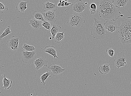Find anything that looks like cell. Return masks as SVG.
Returning <instances> with one entry per match:
<instances>
[{
  "mask_svg": "<svg viewBox=\"0 0 131 96\" xmlns=\"http://www.w3.org/2000/svg\"><path fill=\"white\" fill-rule=\"evenodd\" d=\"M113 0H101L97 13L99 16L106 21H116L120 17V8L115 6Z\"/></svg>",
  "mask_w": 131,
  "mask_h": 96,
  "instance_id": "obj_1",
  "label": "cell"
},
{
  "mask_svg": "<svg viewBox=\"0 0 131 96\" xmlns=\"http://www.w3.org/2000/svg\"><path fill=\"white\" fill-rule=\"evenodd\" d=\"M118 28L119 38L122 42L124 44L131 43V17L123 20Z\"/></svg>",
  "mask_w": 131,
  "mask_h": 96,
  "instance_id": "obj_2",
  "label": "cell"
},
{
  "mask_svg": "<svg viewBox=\"0 0 131 96\" xmlns=\"http://www.w3.org/2000/svg\"><path fill=\"white\" fill-rule=\"evenodd\" d=\"M94 21V25L90 29L91 35L93 38L97 40H103L105 38L106 33L103 22L97 18H93Z\"/></svg>",
  "mask_w": 131,
  "mask_h": 96,
  "instance_id": "obj_3",
  "label": "cell"
},
{
  "mask_svg": "<svg viewBox=\"0 0 131 96\" xmlns=\"http://www.w3.org/2000/svg\"><path fill=\"white\" fill-rule=\"evenodd\" d=\"M85 21L81 14L74 13L70 16V21L68 23L71 27L79 28L83 27Z\"/></svg>",
  "mask_w": 131,
  "mask_h": 96,
  "instance_id": "obj_4",
  "label": "cell"
},
{
  "mask_svg": "<svg viewBox=\"0 0 131 96\" xmlns=\"http://www.w3.org/2000/svg\"><path fill=\"white\" fill-rule=\"evenodd\" d=\"M87 3L82 0H77L75 2L71 5L72 11L81 14L87 7Z\"/></svg>",
  "mask_w": 131,
  "mask_h": 96,
  "instance_id": "obj_5",
  "label": "cell"
},
{
  "mask_svg": "<svg viewBox=\"0 0 131 96\" xmlns=\"http://www.w3.org/2000/svg\"><path fill=\"white\" fill-rule=\"evenodd\" d=\"M36 59V54L35 51L33 52L24 51L22 52V60L25 63L30 64L34 63Z\"/></svg>",
  "mask_w": 131,
  "mask_h": 96,
  "instance_id": "obj_6",
  "label": "cell"
},
{
  "mask_svg": "<svg viewBox=\"0 0 131 96\" xmlns=\"http://www.w3.org/2000/svg\"><path fill=\"white\" fill-rule=\"evenodd\" d=\"M127 57L123 52H121L118 53L117 56L115 58L114 61L115 67L118 69L119 68L125 66L126 64Z\"/></svg>",
  "mask_w": 131,
  "mask_h": 96,
  "instance_id": "obj_7",
  "label": "cell"
},
{
  "mask_svg": "<svg viewBox=\"0 0 131 96\" xmlns=\"http://www.w3.org/2000/svg\"><path fill=\"white\" fill-rule=\"evenodd\" d=\"M19 38L13 36L6 42V44L12 51L16 52L18 49Z\"/></svg>",
  "mask_w": 131,
  "mask_h": 96,
  "instance_id": "obj_8",
  "label": "cell"
},
{
  "mask_svg": "<svg viewBox=\"0 0 131 96\" xmlns=\"http://www.w3.org/2000/svg\"><path fill=\"white\" fill-rule=\"evenodd\" d=\"M42 13L45 21L49 22L52 24L55 23L57 22V16L55 11H49Z\"/></svg>",
  "mask_w": 131,
  "mask_h": 96,
  "instance_id": "obj_9",
  "label": "cell"
},
{
  "mask_svg": "<svg viewBox=\"0 0 131 96\" xmlns=\"http://www.w3.org/2000/svg\"><path fill=\"white\" fill-rule=\"evenodd\" d=\"M105 28L109 32H114L116 31L118 28L116 21L109 20L106 21L104 24Z\"/></svg>",
  "mask_w": 131,
  "mask_h": 96,
  "instance_id": "obj_10",
  "label": "cell"
},
{
  "mask_svg": "<svg viewBox=\"0 0 131 96\" xmlns=\"http://www.w3.org/2000/svg\"><path fill=\"white\" fill-rule=\"evenodd\" d=\"M48 67L51 71V76H53L60 75L65 70V69H63L60 66L53 63L50 65Z\"/></svg>",
  "mask_w": 131,
  "mask_h": 96,
  "instance_id": "obj_11",
  "label": "cell"
},
{
  "mask_svg": "<svg viewBox=\"0 0 131 96\" xmlns=\"http://www.w3.org/2000/svg\"><path fill=\"white\" fill-rule=\"evenodd\" d=\"M48 62L44 56H42L36 58L34 63L35 66V69L38 70L43 66L48 67Z\"/></svg>",
  "mask_w": 131,
  "mask_h": 96,
  "instance_id": "obj_12",
  "label": "cell"
},
{
  "mask_svg": "<svg viewBox=\"0 0 131 96\" xmlns=\"http://www.w3.org/2000/svg\"><path fill=\"white\" fill-rule=\"evenodd\" d=\"M43 11H56L58 10V7L56 5L48 1L42 4Z\"/></svg>",
  "mask_w": 131,
  "mask_h": 96,
  "instance_id": "obj_13",
  "label": "cell"
},
{
  "mask_svg": "<svg viewBox=\"0 0 131 96\" xmlns=\"http://www.w3.org/2000/svg\"><path fill=\"white\" fill-rule=\"evenodd\" d=\"M43 51L49 54L52 56L54 59L57 58L59 59L57 55V49L54 46L48 45L43 49Z\"/></svg>",
  "mask_w": 131,
  "mask_h": 96,
  "instance_id": "obj_14",
  "label": "cell"
},
{
  "mask_svg": "<svg viewBox=\"0 0 131 96\" xmlns=\"http://www.w3.org/2000/svg\"><path fill=\"white\" fill-rule=\"evenodd\" d=\"M42 21L37 20L34 18L29 21V24L30 25L34 30H38L42 28Z\"/></svg>",
  "mask_w": 131,
  "mask_h": 96,
  "instance_id": "obj_15",
  "label": "cell"
},
{
  "mask_svg": "<svg viewBox=\"0 0 131 96\" xmlns=\"http://www.w3.org/2000/svg\"><path fill=\"white\" fill-rule=\"evenodd\" d=\"M110 65V64L105 63L101 65L99 68V72L103 75H106L111 70Z\"/></svg>",
  "mask_w": 131,
  "mask_h": 96,
  "instance_id": "obj_16",
  "label": "cell"
},
{
  "mask_svg": "<svg viewBox=\"0 0 131 96\" xmlns=\"http://www.w3.org/2000/svg\"><path fill=\"white\" fill-rule=\"evenodd\" d=\"M28 3V2H18L17 4L16 10L19 12L24 13L27 8V4Z\"/></svg>",
  "mask_w": 131,
  "mask_h": 96,
  "instance_id": "obj_17",
  "label": "cell"
},
{
  "mask_svg": "<svg viewBox=\"0 0 131 96\" xmlns=\"http://www.w3.org/2000/svg\"><path fill=\"white\" fill-rule=\"evenodd\" d=\"M61 28V27L55 23L53 24L52 28L50 30L51 34L52 39H54L56 35L60 31Z\"/></svg>",
  "mask_w": 131,
  "mask_h": 96,
  "instance_id": "obj_18",
  "label": "cell"
},
{
  "mask_svg": "<svg viewBox=\"0 0 131 96\" xmlns=\"http://www.w3.org/2000/svg\"><path fill=\"white\" fill-rule=\"evenodd\" d=\"M4 78L3 79V86L2 89L6 90L10 89L12 86V80L6 78V75H4Z\"/></svg>",
  "mask_w": 131,
  "mask_h": 96,
  "instance_id": "obj_19",
  "label": "cell"
},
{
  "mask_svg": "<svg viewBox=\"0 0 131 96\" xmlns=\"http://www.w3.org/2000/svg\"><path fill=\"white\" fill-rule=\"evenodd\" d=\"M64 32H59L55 37L54 41L57 44H60L61 42L64 39Z\"/></svg>",
  "mask_w": 131,
  "mask_h": 96,
  "instance_id": "obj_20",
  "label": "cell"
},
{
  "mask_svg": "<svg viewBox=\"0 0 131 96\" xmlns=\"http://www.w3.org/2000/svg\"><path fill=\"white\" fill-rule=\"evenodd\" d=\"M129 0H114V5L116 7L120 8L122 7L124 8L128 2Z\"/></svg>",
  "mask_w": 131,
  "mask_h": 96,
  "instance_id": "obj_21",
  "label": "cell"
},
{
  "mask_svg": "<svg viewBox=\"0 0 131 96\" xmlns=\"http://www.w3.org/2000/svg\"><path fill=\"white\" fill-rule=\"evenodd\" d=\"M90 12V15H93L97 13V5L95 3H90L88 7Z\"/></svg>",
  "mask_w": 131,
  "mask_h": 96,
  "instance_id": "obj_22",
  "label": "cell"
},
{
  "mask_svg": "<svg viewBox=\"0 0 131 96\" xmlns=\"http://www.w3.org/2000/svg\"><path fill=\"white\" fill-rule=\"evenodd\" d=\"M32 16L36 20L42 21L45 20L42 13L39 11H36L32 13Z\"/></svg>",
  "mask_w": 131,
  "mask_h": 96,
  "instance_id": "obj_23",
  "label": "cell"
},
{
  "mask_svg": "<svg viewBox=\"0 0 131 96\" xmlns=\"http://www.w3.org/2000/svg\"><path fill=\"white\" fill-rule=\"evenodd\" d=\"M51 73L47 71V72L44 74H43L40 77V79L41 80V83L43 86H45L46 83V80L49 77H50L51 76Z\"/></svg>",
  "mask_w": 131,
  "mask_h": 96,
  "instance_id": "obj_24",
  "label": "cell"
},
{
  "mask_svg": "<svg viewBox=\"0 0 131 96\" xmlns=\"http://www.w3.org/2000/svg\"><path fill=\"white\" fill-rule=\"evenodd\" d=\"M4 32L2 34V35L0 36V41H2V39L4 38L6 36H7L9 34L12 33L10 29V26H8L5 28L4 29Z\"/></svg>",
  "mask_w": 131,
  "mask_h": 96,
  "instance_id": "obj_25",
  "label": "cell"
},
{
  "mask_svg": "<svg viewBox=\"0 0 131 96\" xmlns=\"http://www.w3.org/2000/svg\"><path fill=\"white\" fill-rule=\"evenodd\" d=\"M23 51L27 52H33L36 50V48L33 46L30 45L26 44H24L21 47Z\"/></svg>",
  "mask_w": 131,
  "mask_h": 96,
  "instance_id": "obj_26",
  "label": "cell"
},
{
  "mask_svg": "<svg viewBox=\"0 0 131 96\" xmlns=\"http://www.w3.org/2000/svg\"><path fill=\"white\" fill-rule=\"evenodd\" d=\"M53 24L46 21H43L42 23V27L49 31L51 30L52 26Z\"/></svg>",
  "mask_w": 131,
  "mask_h": 96,
  "instance_id": "obj_27",
  "label": "cell"
},
{
  "mask_svg": "<svg viewBox=\"0 0 131 96\" xmlns=\"http://www.w3.org/2000/svg\"><path fill=\"white\" fill-rule=\"evenodd\" d=\"M106 52L111 57H113L114 55V51L113 48H108L106 50Z\"/></svg>",
  "mask_w": 131,
  "mask_h": 96,
  "instance_id": "obj_28",
  "label": "cell"
},
{
  "mask_svg": "<svg viewBox=\"0 0 131 96\" xmlns=\"http://www.w3.org/2000/svg\"><path fill=\"white\" fill-rule=\"evenodd\" d=\"M8 10L7 7L5 6L3 3L0 2V11H8Z\"/></svg>",
  "mask_w": 131,
  "mask_h": 96,
  "instance_id": "obj_29",
  "label": "cell"
},
{
  "mask_svg": "<svg viewBox=\"0 0 131 96\" xmlns=\"http://www.w3.org/2000/svg\"><path fill=\"white\" fill-rule=\"evenodd\" d=\"M71 3L68 2H65L64 3V7H66L70 5H71Z\"/></svg>",
  "mask_w": 131,
  "mask_h": 96,
  "instance_id": "obj_30",
  "label": "cell"
},
{
  "mask_svg": "<svg viewBox=\"0 0 131 96\" xmlns=\"http://www.w3.org/2000/svg\"><path fill=\"white\" fill-rule=\"evenodd\" d=\"M58 7H61V3L59 2L58 4Z\"/></svg>",
  "mask_w": 131,
  "mask_h": 96,
  "instance_id": "obj_31",
  "label": "cell"
},
{
  "mask_svg": "<svg viewBox=\"0 0 131 96\" xmlns=\"http://www.w3.org/2000/svg\"><path fill=\"white\" fill-rule=\"evenodd\" d=\"M62 1H64L65 2H68V0H62Z\"/></svg>",
  "mask_w": 131,
  "mask_h": 96,
  "instance_id": "obj_32",
  "label": "cell"
},
{
  "mask_svg": "<svg viewBox=\"0 0 131 96\" xmlns=\"http://www.w3.org/2000/svg\"><path fill=\"white\" fill-rule=\"evenodd\" d=\"M93 1H101V0H93Z\"/></svg>",
  "mask_w": 131,
  "mask_h": 96,
  "instance_id": "obj_33",
  "label": "cell"
},
{
  "mask_svg": "<svg viewBox=\"0 0 131 96\" xmlns=\"http://www.w3.org/2000/svg\"><path fill=\"white\" fill-rule=\"evenodd\" d=\"M49 39H52V38H49Z\"/></svg>",
  "mask_w": 131,
  "mask_h": 96,
  "instance_id": "obj_34",
  "label": "cell"
},
{
  "mask_svg": "<svg viewBox=\"0 0 131 96\" xmlns=\"http://www.w3.org/2000/svg\"><path fill=\"white\" fill-rule=\"evenodd\" d=\"M130 83H131V82H130Z\"/></svg>",
  "mask_w": 131,
  "mask_h": 96,
  "instance_id": "obj_35",
  "label": "cell"
},
{
  "mask_svg": "<svg viewBox=\"0 0 131 96\" xmlns=\"http://www.w3.org/2000/svg\"></svg>",
  "mask_w": 131,
  "mask_h": 96,
  "instance_id": "obj_36",
  "label": "cell"
}]
</instances>
